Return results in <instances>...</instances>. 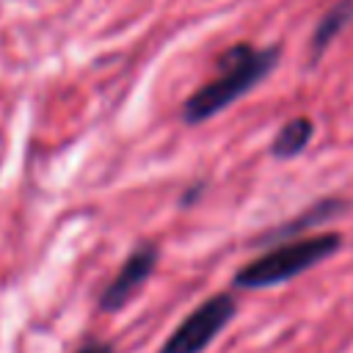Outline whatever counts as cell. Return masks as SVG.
Returning a JSON list of instances; mask_svg holds the SVG:
<instances>
[{"instance_id": "obj_1", "label": "cell", "mask_w": 353, "mask_h": 353, "mask_svg": "<svg viewBox=\"0 0 353 353\" xmlns=\"http://www.w3.org/2000/svg\"><path fill=\"white\" fill-rule=\"evenodd\" d=\"M279 50L265 47L256 50L251 44H234L218 58V74L196 88L185 105H182V121L185 124H201L229 108L234 99L248 94L256 83L268 77V72L276 66Z\"/></svg>"}, {"instance_id": "obj_2", "label": "cell", "mask_w": 353, "mask_h": 353, "mask_svg": "<svg viewBox=\"0 0 353 353\" xmlns=\"http://www.w3.org/2000/svg\"><path fill=\"white\" fill-rule=\"evenodd\" d=\"M339 243H342L339 234H314L303 240H290L243 265L234 276V284L243 290H265V287L284 284L301 276L303 270L314 268L317 262L328 259L339 248Z\"/></svg>"}, {"instance_id": "obj_7", "label": "cell", "mask_w": 353, "mask_h": 353, "mask_svg": "<svg viewBox=\"0 0 353 353\" xmlns=\"http://www.w3.org/2000/svg\"><path fill=\"white\" fill-rule=\"evenodd\" d=\"M77 353H113L110 345H102V342H85Z\"/></svg>"}, {"instance_id": "obj_4", "label": "cell", "mask_w": 353, "mask_h": 353, "mask_svg": "<svg viewBox=\"0 0 353 353\" xmlns=\"http://www.w3.org/2000/svg\"><path fill=\"white\" fill-rule=\"evenodd\" d=\"M154 265H157V245L154 243H141L138 248H132L130 256L124 259V265L119 268V273L105 284V290L99 295V309L102 312H119L121 306H127L132 301V295L149 281Z\"/></svg>"}, {"instance_id": "obj_5", "label": "cell", "mask_w": 353, "mask_h": 353, "mask_svg": "<svg viewBox=\"0 0 353 353\" xmlns=\"http://www.w3.org/2000/svg\"><path fill=\"white\" fill-rule=\"evenodd\" d=\"M309 138H312V121L303 119V116H301V119H290V121L276 132V138H273V143H270V152H273V157H279V160L295 157V154H301V152L306 149Z\"/></svg>"}, {"instance_id": "obj_6", "label": "cell", "mask_w": 353, "mask_h": 353, "mask_svg": "<svg viewBox=\"0 0 353 353\" xmlns=\"http://www.w3.org/2000/svg\"><path fill=\"white\" fill-rule=\"evenodd\" d=\"M350 17H353V0H342L320 19V25L312 36V55L314 58H320V52L336 39V33H342V28L350 22Z\"/></svg>"}, {"instance_id": "obj_3", "label": "cell", "mask_w": 353, "mask_h": 353, "mask_svg": "<svg viewBox=\"0 0 353 353\" xmlns=\"http://www.w3.org/2000/svg\"><path fill=\"white\" fill-rule=\"evenodd\" d=\"M234 312H237V303L232 295L218 292L207 298L168 334V339L160 345L157 353H204L210 342L229 325Z\"/></svg>"}]
</instances>
